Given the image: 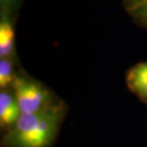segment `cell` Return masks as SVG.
Wrapping results in <instances>:
<instances>
[{
	"label": "cell",
	"instance_id": "1",
	"mask_svg": "<svg viewBox=\"0 0 147 147\" xmlns=\"http://www.w3.org/2000/svg\"><path fill=\"white\" fill-rule=\"evenodd\" d=\"M68 107L59 105L34 113H22L15 124L4 132V147H49L57 135Z\"/></svg>",
	"mask_w": 147,
	"mask_h": 147
},
{
	"label": "cell",
	"instance_id": "2",
	"mask_svg": "<svg viewBox=\"0 0 147 147\" xmlns=\"http://www.w3.org/2000/svg\"><path fill=\"white\" fill-rule=\"evenodd\" d=\"M11 88L21 114L45 110L63 101L46 86L23 73H16Z\"/></svg>",
	"mask_w": 147,
	"mask_h": 147
},
{
	"label": "cell",
	"instance_id": "3",
	"mask_svg": "<svg viewBox=\"0 0 147 147\" xmlns=\"http://www.w3.org/2000/svg\"><path fill=\"white\" fill-rule=\"evenodd\" d=\"M21 115V110L13 89L11 88L0 91V127L4 132L15 124Z\"/></svg>",
	"mask_w": 147,
	"mask_h": 147
},
{
	"label": "cell",
	"instance_id": "4",
	"mask_svg": "<svg viewBox=\"0 0 147 147\" xmlns=\"http://www.w3.org/2000/svg\"><path fill=\"white\" fill-rule=\"evenodd\" d=\"M126 84L128 89L147 105V61L136 64L127 70Z\"/></svg>",
	"mask_w": 147,
	"mask_h": 147
},
{
	"label": "cell",
	"instance_id": "5",
	"mask_svg": "<svg viewBox=\"0 0 147 147\" xmlns=\"http://www.w3.org/2000/svg\"><path fill=\"white\" fill-rule=\"evenodd\" d=\"M14 19L0 15V58H13L15 53Z\"/></svg>",
	"mask_w": 147,
	"mask_h": 147
},
{
	"label": "cell",
	"instance_id": "6",
	"mask_svg": "<svg viewBox=\"0 0 147 147\" xmlns=\"http://www.w3.org/2000/svg\"><path fill=\"white\" fill-rule=\"evenodd\" d=\"M14 58H0V88H11L14 81L16 72L14 69Z\"/></svg>",
	"mask_w": 147,
	"mask_h": 147
},
{
	"label": "cell",
	"instance_id": "7",
	"mask_svg": "<svg viewBox=\"0 0 147 147\" xmlns=\"http://www.w3.org/2000/svg\"><path fill=\"white\" fill-rule=\"evenodd\" d=\"M126 9L135 21L147 27V0H140Z\"/></svg>",
	"mask_w": 147,
	"mask_h": 147
},
{
	"label": "cell",
	"instance_id": "8",
	"mask_svg": "<svg viewBox=\"0 0 147 147\" xmlns=\"http://www.w3.org/2000/svg\"><path fill=\"white\" fill-rule=\"evenodd\" d=\"M22 0H0V15L15 19Z\"/></svg>",
	"mask_w": 147,
	"mask_h": 147
},
{
	"label": "cell",
	"instance_id": "9",
	"mask_svg": "<svg viewBox=\"0 0 147 147\" xmlns=\"http://www.w3.org/2000/svg\"><path fill=\"white\" fill-rule=\"evenodd\" d=\"M140 0H123V3H124V5L126 7V8L129 7L130 6L135 4L136 3L139 2Z\"/></svg>",
	"mask_w": 147,
	"mask_h": 147
}]
</instances>
